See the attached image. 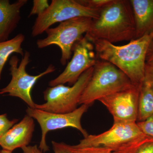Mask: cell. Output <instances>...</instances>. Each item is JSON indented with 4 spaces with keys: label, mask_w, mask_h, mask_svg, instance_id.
Here are the masks:
<instances>
[{
    "label": "cell",
    "mask_w": 153,
    "mask_h": 153,
    "mask_svg": "<svg viewBox=\"0 0 153 153\" xmlns=\"http://www.w3.org/2000/svg\"><path fill=\"white\" fill-rule=\"evenodd\" d=\"M153 38V32L122 46L104 40H97L93 44L97 59L111 63L134 85L140 86L144 80L146 57Z\"/></svg>",
    "instance_id": "cell-1"
},
{
    "label": "cell",
    "mask_w": 153,
    "mask_h": 153,
    "mask_svg": "<svg viewBox=\"0 0 153 153\" xmlns=\"http://www.w3.org/2000/svg\"><path fill=\"white\" fill-rule=\"evenodd\" d=\"M136 30L132 8L129 0H113L92 19L85 37L93 43L104 40L114 43L134 40Z\"/></svg>",
    "instance_id": "cell-2"
},
{
    "label": "cell",
    "mask_w": 153,
    "mask_h": 153,
    "mask_svg": "<svg viewBox=\"0 0 153 153\" xmlns=\"http://www.w3.org/2000/svg\"><path fill=\"white\" fill-rule=\"evenodd\" d=\"M134 85L120 69L108 61L98 59L79 105L90 106L96 100Z\"/></svg>",
    "instance_id": "cell-3"
},
{
    "label": "cell",
    "mask_w": 153,
    "mask_h": 153,
    "mask_svg": "<svg viewBox=\"0 0 153 153\" xmlns=\"http://www.w3.org/2000/svg\"><path fill=\"white\" fill-rule=\"evenodd\" d=\"M92 20L88 17H76L61 22L55 27L49 28L45 31L47 37L37 40V47L40 49L53 45L59 47L60 63L65 66L71 59L74 44L88 31Z\"/></svg>",
    "instance_id": "cell-4"
},
{
    "label": "cell",
    "mask_w": 153,
    "mask_h": 153,
    "mask_svg": "<svg viewBox=\"0 0 153 153\" xmlns=\"http://www.w3.org/2000/svg\"><path fill=\"white\" fill-rule=\"evenodd\" d=\"M30 57V52L26 51L19 65V57L16 55L11 57L9 65L12 78L6 87L0 89V94H7L10 96L18 97L27 104L29 107L35 108L36 103L31 95L33 87L38 79L54 72L56 68L54 65L50 64L45 71L38 75H30L26 71V67L31 61Z\"/></svg>",
    "instance_id": "cell-5"
},
{
    "label": "cell",
    "mask_w": 153,
    "mask_h": 153,
    "mask_svg": "<svg viewBox=\"0 0 153 153\" xmlns=\"http://www.w3.org/2000/svg\"><path fill=\"white\" fill-rule=\"evenodd\" d=\"M93 67L88 69L71 86L64 84L47 88L44 91L43 104H36L35 108L47 112L64 114L72 112L77 108L83 91L90 80Z\"/></svg>",
    "instance_id": "cell-6"
},
{
    "label": "cell",
    "mask_w": 153,
    "mask_h": 153,
    "mask_svg": "<svg viewBox=\"0 0 153 153\" xmlns=\"http://www.w3.org/2000/svg\"><path fill=\"white\" fill-rule=\"evenodd\" d=\"M100 11L84 7L76 0H52L48 9L36 18L32 27V36L37 37L56 23L76 17L97 19Z\"/></svg>",
    "instance_id": "cell-7"
},
{
    "label": "cell",
    "mask_w": 153,
    "mask_h": 153,
    "mask_svg": "<svg viewBox=\"0 0 153 153\" xmlns=\"http://www.w3.org/2000/svg\"><path fill=\"white\" fill-rule=\"evenodd\" d=\"M89 107L86 105H81L74 111L64 114L47 112L28 107L26 109L27 114L36 120L41 127L42 136L39 149L44 153L49 150V147L46 143V136L52 131L71 127L79 131L84 138L87 137L88 134L82 128L81 120Z\"/></svg>",
    "instance_id": "cell-8"
},
{
    "label": "cell",
    "mask_w": 153,
    "mask_h": 153,
    "mask_svg": "<svg viewBox=\"0 0 153 153\" xmlns=\"http://www.w3.org/2000/svg\"><path fill=\"white\" fill-rule=\"evenodd\" d=\"M73 56L64 71L49 82L50 87L68 83L73 85L85 71L95 65L98 60L94 44L83 36L72 49Z\"/></svg>",
    "instance_id": "cell-9"
},
{
    "label": "cell",
    "mask_w": 153,
    "mask_h": 153,
    "mask_svg": "<svg viewBox=\"0 0 153 153\" xmlns=\"http://www.w3.org/2000/svg\"><path fill=\"white\" fill-rule=\"evenodd\" d=\"M144 136L137 123H116L108 130L97 135H88L74 146L79 148L104 147L114 152Z\"/></svg>",
    "instance_id": "cell-10"
},
{
    "label": "cell",
    "mask_w": 153,
    "mask_h": 153,
    "mask_svg": "<svg viewBox=\"0 0 153 153\" xmlns=\"http://www.w3.org/2000/svg\"><path fill=\"white\" fill-rule=\"evenodd\" d=\"M140 87L134 85L99 100L112 115L114 123L137 122Z\"/></svg>",
    "instance_id": "cell-11"
},
{
    "label": "cell",
    "mask_w": 153,
    "mask_h": 153,
    "mask_svg": "<svg viewBox=\"0 0 153 153\" xmlns=\"http://www.w3.org/2000/svg\"><path fill=\"white\" fill-rule=\"evenodd\" d=\"M35 128L34 119L26 114L0 139V146L3 149L12 152L27 146L31 143Z\"/></svg>",
    "instance_id": "cell-12"
},
{
    "label": "cell",
    "mask_w": 153,
    "mask_h": 153,
    "mask_svg": "<svg viewBox=\"0 0 153 153\" xmlns=\"http://www.w3.org/2000/svg\"><path fill=\"white\" fill-rule=\"evenodd\" d=\"M27 0H0V42L7 41L21 21V10Z\"/></svg>",
    "instance_id": "cell-13"
},
{
    "label": "cell",
    "mask_w": 153,
    "mask_h": 153,
    "mask_svg": "<svg viewBox=\"0 0 153 153\" xmlns=\"http://www.w3.org/2000/svg\"><path fill=\"white\" fill-rule=\"evenodd\" d=\"M130 1L135 25V39L153 32V0Z\"/></svg>",
    "instance_id": "cell-14"
},
{
    "label": "cell",
    "mask_w": 153,
    "mask_h": 153,
    "mask_svg": "<svg viewBox=\"0 0 153 153\" xmlns=\"http://www.w3.org/2000/svg\"><path fill=\"white\" fill-rule=\"evenodd\" d=\"M25 38V36L20 33L12 39L0 42V80L3 68L11 55L16 53L24 56L25 53L22 46Z\"/></svg>",
    "instance_id": "cell-15"
},
{
    "label": "cell",
    "mask_w": 153,
    "mask_h": 153,
    "mask_svg": "<svg viewBox=\"0 0 153 153\" xmlns=\"http://www.w3.org/2000/svg\"><path fill=\"white\" fill-rule=\"evenodd\" d=\"M153 117V90L144 81L140 88L137 122Z\"/></svg>",
    "instance_id": "cell-16"
},
{
    "label": "cell",
    "mask_w": 153,
    "mask_h": 153,
    "mask_svg": "<svg viewBox=\"0 0 153 153\" xmlns=\"http://www.w3.org/2000/svg\"><path fill=\"white\" fill-rule=\"evenodd\" d=\"M113 152L114 153H153V138L145 135Z\"/></svg>",
    "instance_id": "cell-17"
},
{
    "label": "cell",
    "mask_w": 153,
    "mask_h": 153,
    "mask_svg": "<svg viewBox=\"0 0 153 153\" xmlns=\"http://www.w3.org/2000/svg\"><path fill=\"white\" fill-rule=\"evenodd\" d=\"M63 146L69 153H114L113 151L108 148L102 146L76 147L75 146L66 144Z\"/></svg>",
    "instance_id": "cell-18"
},
{
    "label": "cell",
    "mask_w": 153,
    "mask_h": 153,
    "mask_svg": "<svg viewBox=\"0 0 153 153\" xmlns=\"http://www.w3.org/2000/svg\"><path fill=\"white\" fill-rule=\"evenodd\" d=\"M52 147L54 153H69L64 147L63 143L52 141ZM23 153H44L36 145L29 146L22 148Z\"/></svg>",
    "instance_id": "cell-19"
},
{
    "label": "cell",
    "mask_w": 153,
    "mask_h": 153,
    "mask_svg": "<svg viewBox=\"0 0 153 153\" xmlns=\"http://www.w3.org/2000/svg\"><path fill=\"white\" fill-rule=\"evenodd\" d=\"M82 5L94 10H101L108 6L113 0H76Z\"/></svg>",
    "instance_id": "cell-20"
},
{
    "label": "cell",
    "mask_w": 153,
    "mask_h": 153,
    "mask_svg": "<svg viewBox=\"0 0 153 153\" xmlns=\"http://www.w3.org/2000/svg\"><path fill=\"white\" fill-rule=\"evenodd\" d=\"M49 6V1L47 0H34L33 6L30 11L29 16L34 15L39 16L44 13Z\"/></svg>",
    "instance_id": "cell-21"
},
{
    "label": "cell",
    "mask_w": 153,
    "mask_h": 153,
    "mask_svg": "<svg viewBox=\"0 0 153 153\" xmlns=\"http://www.w3.org/2000/svg\"><path fill=\"white\" fill-rule=\"evenodd\" d=\"M18 122L17 119L9 120L6 114L0 115V139Z\"/></svg>",
    "instance_id": "cell-22"
},
{
    "label": "cell",
    "mask_w": 153,
    "mask_h": 153,
    "mask_svg": "<svg viewBox=\"0 0 153 153\" xmlns=\"http://www.w3.org/2000/svg\"><path fill=\"white\" fill-rule=\"evenodd\" d=\"M137 124L145 135L153 138V117L143 122H137Z\"/></svg>",
    "instance_id": "cell-23"
},
{
    "label": "cell",
    "mask_w": 153,
    "mask_h": 153,
    "mask_svg": "<svg viewBox=\"0 0 153 153\" xmlns=\"http://www.w3.org/2000/svg\"><path fill=\"white\" fill-rule=\"evenodd\" d=\"M144 81L147 82L153 90V66L146 64Z\"/></svg>",
    "instance_id": "cell-24"
},
{
    "label": "cell",
    "mask_w": 153,
    "mask_h": 153,
    "mask_svg": "<svg viewBox=\"0 0 153 153\" xmlns=\"http://www.w3.org/2000/svg\"><path fill=\"white\" fill-rule=\"evenodd\" d=\"M146 64L153 66V38L148 48L146 57Z\"/></svg>",
    "instance_id": "cell-25"
},
{
    "label": "cell",
    "mask_w": 153,
    "mask_h": 153,
    "mask_svg": "<svg viewBox=\"0 0 153 153\" xmlns=\"http://www.w3.org/2000/svg\"><path fill=\"white\" fill-rule=\"evenodd\" d=\"M12 152H13L6 150L3 149L0 150V153H12Z\"/></svg>",
    "instance_id": "cell-26"
}]
</instances>
